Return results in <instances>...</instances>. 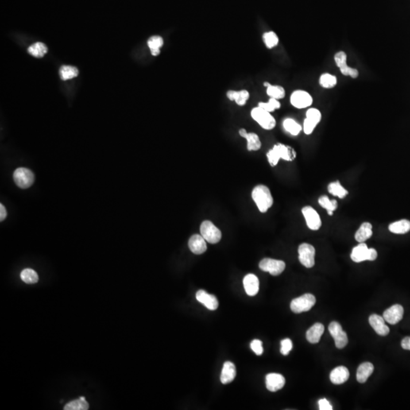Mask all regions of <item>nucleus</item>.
<instances>
[{
    "label": "nucleus",
    "instance_id": "25",
    "mask_svg": "<svg viewBox=\"0 0 410 410\" xmlns=\"http://www.w3.org/2000/svg\"><path fill=\"white\" fill-rule=\"evenodd\" d=\"M374 372V365L370 362L361 364L357 369V379L359 382L363 384L367 381Z\"/></svg>",
    "mask_w": 410,
    "mask_h": 410
},
{
    "label": "nucleus",
    "instance_id": "44",
    "mask_svg": "<svg viewBox=\"0 0 410 410\" xmlns=\"http://www.w3.org/2000/svg\"><path fill=\"white\" fill-rule=\"evenodd\" d=\"M401 346L406 350H410V337H407L402 341Z\"/></svg>",
    "mask_w": 410,
    "mask_h": 410
},
{
    "label": "nucleus",
    "instance_id": "11",
    "mask_svg": "<svg viewBox=\"0 0 410 410\" xmlns=\"http://www.w3.org/2000/svg\"><path fill=\"white\" fill-rule=\"evenodd\" d=\"M302 212L306 220V224L310 230L316 231L320 229L322 225V220L315 209L311 206H306L303 207Z\"/></svg>",
    "mask_w": 410,
    "mask_h": 410
},
{
    "label": "nucleus",
    "instance_id": "22",
    "mask_svg": "<svg viewBox=\"0 0 410 410\" xmlns=\"http://www.w3.org/2000/svg\"><path fill=\"white\" fill-rule=\"evenodd\" d=\"M237 376V371L234 364L231 361H226L222 367L221 381L223 384L231 383Z\"/></svg>",
    "mask_w": 410,
    "mask_h": 410
},
{
    "label": "nucleus",
    "instance_id": "36",
    "mask_svg": "<svg viewBox=\"0 0 410 410\" xmlns=\"http://www.w3.org/2000/svg\"><path fill=\"white\" fill-rule=\"evenodd\" d=\"M59 75L63 81L69 80L78 76V70L74 66H63L59 69Z\"/></svg>",
    "mask_w": 410,
    "mask_h": 410
},
{
    "label": "nucleus",
    "instance_id": "23",
    "mask_svg": "<svg viewBox=\"0 0 410 410\" xmlns=\"http://www.w3.org/2000/svg\"><path fill=\"white\" fill-rule=\"evenodd\" d=\"M325 331V327L321 323H316L310 327L306 333V338L308 342L315 344L320 341L321 337Z\"/></svg>",
    "mask_w": 410,
    "mask_h": 410
},
{
    "label": "nucleus",
    "instance_id": "6",
    "mask_svg": "<svg viewBox=\"0 0 410 410\" xmlns=\"http://www.w3.org/2000/svg\"><path fill=\"white\" fill-rule=\"evenodd\" d=\"M15 183L20 188H28L34 183V175L29 169L20 167L16 170L13 175Z\"/></svg>",
    "mask_w": 410,
    "mask_h": 410
},
{
    "label": "nucleus",
    "instance_id": "17",
    "mask_svg": "<svg viewBox=\"0 0 410 410\" xmlns=\"http://www.w3.org/2000/svg\"><path fill=\"white\" fill-rule=\"evenodd\" d=\"M369 324L372 328L380 336H387L390 333V328L385 324L383 317L377 315H372L369 317Z\"/></svg>",
    "mask_w": 410,
    "mask_h": 410
},
{
    "label": "nucleus",
    "instance_id": "46",
    "mask_svg": "<svg viewBox=\"0 0 410 410\" xmlns=\"http://www.w3.org/2000/svg\"><path fill=\"white\" fill-rule=\"evenodd\" d=\"M377 257V251L375 249H369V261H375L376 260V258Z\"/></svg>",
    "mask_w": 410,
    "mask_h": 410
},
{
    "label": "nucleus",
    "instance_id": "21",
    "mask_svg": "<svg viewBox=\"0 0 410 410\" xmlns=\"http://www.w3.org/2000/svg\"><path fill=\"white\" fill-rule=\"evenodd\" d=\"M349 377V372L345 366L337 367L330 375V381L334 384H342Z\"/></svg>",
    "mask_w": 410,
    "mask_h": 410
},
{
    "label": "nucleus",
    "instance_id": "8",
    "mask_svg": "<svg viewBox=\"0 0 410 410\" xmlns=\"http://www.w3.org/2000/svg\"><path fill=\"white\" fill-rule=\"evenodd\" d=\"M322 120V113L316 108H310L306 112V117L303 123L305 134L311 135Z\"/></svg>",
    "mask_w": 410,
    "mask_h": 410
},
{
    "label": "nucleus",
    "instance_id": "1",
    "mask_svg": "<svg viewBox=\"0 0 410 410\" xmlns=\"http://www.w3.org/2000/svg\"><path fill=\"white\" fill-rule=\"evenodd\" d=\"M252 197L260 212L266 213L273 205V199L271 191L264 185H259L255 187L252 192Z\"/></svg>",
    "mask_w": 410,
    "mask_h": 410
},
{
    "label": "nucleus",
    "instance_id": "5",
    "mask_svg": "<svg viewBox=\"0 0 410 410\" xmlns=\"http://www.w3.org/2000/svg\"><path fill=\"white\" fill-rule=\"evenodd\" d=\"M200 232L201 235L206 240V242L209 243H218L222 238L221 230L212 222L209 221H205L202 222Z\"/></svg>",
    "mask_w": 410,
    "mask_h": 410
},
{
    "label": "nucleus",
    "instance_id": "37",
    "mask_svg": "<svg viewBox=\"0 0 410 410\" xmlns=\"http://www.w3.org/2000/svg\"><path fill=\"white\" fill-rule=\"evenodd\" d=\"M319 84L324 88H333L337 84V78L335 75L331 74L325 73L321 75L319 78Z\"/></svg>",
    "mask_w": 410,
    "mask_h": 410
},
{
    "label": "nucleus",
    "instance_id": "31",
    "mask_svg": "<svg viewBox=\"0 0 410 410\" xmlns=\"http://www.w3.org/2000/svg\"><path fill=\"white\" fill-rule=\"evenodd\" d=\"M283 125L284 129L293 136H297L301 131L303 130V127L301 126L300 124L298 123L293 119H286L283 121Z\"/></svg>",
    "mask_w": 410,
    "mask_h": 410
},
{
    "label": "nucleus",
    "instance_id": "30",
    "mask_svg": "<svg viewBox=\"0 0 410 410\" xmlns=\"http://www.w3.org/2000/svg\"><path fill=\"white\" fill-rule=\"evenodd\" d=\"M318 204L320 205L321 207L327 210V214L330 216H332L334 211L338 207V203H337V200H335V199L330 200V198L326 195H323V196L319 198Z\"/></svg>",
    "mask_w": 410,
    "mask_h": 410
},
{
    "label": "nucleus",
    "instance_id": "19",
    "mask_svg": "<svg viewBox=\"0 0 410 410\" xmlns=\"http://www.w3.org/2000/svg\"><path fill=\"white\" fill-rule=\"evenodd\" d=\"M369 248L365 242H361L357 246L353 248L351 253V259L354 262L360 263L369 261Z\"/></svg>",
    "mask_w": 410,
    "mask_h": 410
},
{
    "label": "nucleus",
    "instance_id": "7",
    "mask_svg": "<svg viewBox=\"0 0 410 410\" xmlns=\"http://www.w3.org/2000/svg\"><path fill=\"white\" fill-rule=\"evenodd\" d=\"M299 260L303 266L311 268L315 265V249L308 243L301 244L299 247Z\"/></svg>",
    "mask_w": 410,
    "mask_h": 410
},
{
    "label": "nucleus",
    "instance_id": "40",
    "mask_svg": "<svg viewBox=\"0 0 410 410\" xmlns=\"http://www.w3.org/2000/svg\"><path fill=\"white\" fill-rule=\"evenodd\" d=\"M334 60H335L336 65L338 68H341V66L347 64V56H346V52H343V51H340V52H337L334 56Z\"/></svg>",
    "mask_w": 410,
    "mask_h": 410
},
{
    "label": "nucleus",
    "instance_id": "3",
    "mask_svg": "<svg viewBox=\"0 0 410 410\" xmlns=\"http://www.w3.org/2000/svg\"><path fill=\"white\" fill-rule=\"evenodd\" d=\"M251 117L265 130H272L276 126V120L270 112L257 106L252 109Z\"/></svg>",
    "mask_w": 410,
    "mask_h": 410
},
{
    "label": "nucleus",
    "instance_id": "27",
    "mask_svg": "<svg viewBox=\"0 0 410 410\" xmlns=\"http://www.w3.org/2000/svg\"><path fill=\"white\" fill-rule=\"evenodd\" d=\"M243 137L246 139L247 148L249 152H252V151L256 152L261 148V140L259 138L258 136L254 132H250V133L247 132Z\"/></svg>",
    "mask_w": 410,
    "mask_h": 410
},
{
    "label": "nucleus",
    "instance_id": "12",
    "mask_svg": "<svg viewBox=\"0 0 410 410\" xmlns=\"http://www.w3.org/2000/svg\"><path fill=\"white\" fill-rule=\"evenodd\" d=\"M329 332L334 337L335 345L338 349H342L347 345V334L342 330L341 325L338 322H333L328 327Z\"/></svg>",
    "mask_w": 410,
    "mask_h": 410
},
{
    "label": "nucleus",
    "instance_id": "10",
    "mask_svg": "<svg viewBox=\"0 0 410 410\" xmlns=\"http://www.w3.org/2000/svg\"><path fill=\"white\" fill-rule=\"evenodd\" d=\"M291 104L297 109H304L311 106L313 98L306 90H296L290 96Z\"/></svg>",
    "mask_w": 410,
    "mask_h": 410
},
{
    "label": "nucleus",
    "instance_id": "16",
    "mask_svg": "<svg viewBox=\"0 0 410 410\" xmlns=\"http://www.w3.org/2000/svg\"><path fill=\"white\" fill-rule=\"evenodd\" d=\"M196 299L199 303L203 304L209 310L217 309L218 308V299L214 295L207 293L205 290H198L196 293Z\"/></svg>",
    "mask_w": 410,
    "mask_h": 410
},
{
    "label": "nucleus",
    "instance_id": "42",
    "mask_svg": "<svg viewBox=\"0 0 410 410\" xmlns=\"http://www.w3.org/2000/svg\"><path fill=\"white\" fill-rule=\"evenodd\" d=\"M251 349H252V351H254V353L257 356H261V355H262L263 352H264L262 342L261 341H259V340L252 341V342H251Z\"/></svg>",
    "mask_w": 410,
    "mask_h": 410
},
{
    "label": "nucleus",
    "instance_id": "38",
    "mask_svg": "<svg viewBox=\"0 0 410 410\" xmlns=\"http://www.w3.org/2000/svg\"><path fill=\"white\" fill-rule=\"evenodd\" d=\"M263 41L268 49H273L279 44V37L273 32H268L263 34Z\"/></svg>",
    "mask_w": 410,
    "mask_h": 410
},
{
    "label": "nucleus",
    "instance_id": "24",
    "mask_svg": "<svg viewBox=\"0 0 410 410\" xmlns=\"http://www.w3.org/2000/svg\"><path fill=\"white\" fill-rule=\"evenodd\" d=\"M372 234H373V231H372V223L369 222H362L355 234V239L357 242L361 243V242H365L366 240L370 239L372 237Z\"/></svg>",
    "mask_w": 410,
    "mask_h": 410
},
{
    "label": "nucleus",
    "instance_id": "41",
    "mask_svg": "<svg viewBox=\"0 0 410 410\" xmlns=\"http://www.w3.org/2000/svg\"><path fill=\"white\" fill-rule=\"evenodd\" d=\"M292 349V342L290 339H284L281 341L280 353L283 356H287Z\"/></svg>",
    "mask_w": 410,
    "mask_h": 410
},
{
    "label": "nucleus",
    "instance_id": "29",
    "mask_svg": "<svg viewBox=\"0 0 410 410\" xmlns=\"http://www.w3.org/2000/svg\"><path fill=\"white\" fill-rule=\"evenodd\" d=\"M327 190L331 195L337 197V198H341V199L346 198L349 194L347 190L341 184L339 181H336L334 183H330L327 186Z\"/></svg>",
    "mask_w": 410,
    "mask_h": 410
},
{
    "label": "nucleus",
    "instance_id": "4",
    "mask_svg": "<svg viewBox=\"0 0 410 410\" xmlns=\"http://www.w3.org/2000/svg\"><path fill=\"white\" fill-rule=\"evenodd\" d=\"M316 303L315 295L306 293L300 297L295 298L291 302L290 308L295 314L309 311Z\"/></svg>",
    "mask_w": 410,
    "mask_h": 410
},
{
    "label": "nucleus",
    "instance_id": "34",
    "mask_svg": "<svg viewBox=\"0 0 410 410\" xmlns=\"http://www.w3.org/2000/svg\"><path fill=\"white\" fill-rule=\"evenodd\" d=\"M21 279L27 284H34L39 280L37 272L31 268H25L21 273Z\"/></svg>",
    "mask_w": 410,
    "mask_h": 410
},
{
    "label": "nucleus",
    "instance_id": "2",
    "mask_svg": "<svg viewBox=\"0 0 410 410\" xmlns=\"http://www.w3.org/2000/svg\"><path fill=\"white\" fill-rule=\"evenodd\" d=\"M295 156L296 154L293 148L283 144H275L273 148L267 154V157L271 167L277 165L280 159L287 161H292Z\"/></svg>",
    "mask_w": 410,
    "mask_h": 410
},
{
    "label": "nucleus",
    "instance_id": "45",
    "mask_svg": "<svg viewBox=\"0 0 410 410\" xmlns=\"http://www.w3.org/2000/svg\"><path fill=\"white\" fill-rule=\"evenodd\" d=\"M7 217V211L2 204L0 205V221H3Z\"/></svg>",
    "mask_w": 410,
    "mask_h": 410
},
{
    "label": "nucleus",
    "instance_id": "28",
    "mask_svg": "<svg viewBox=\"0 0 410 410\" xmlns=\"http://www.w3.org/2000/svg\"><path fill=\"white\" fill-rule=\"evenodd\" d=\"M163 45H164V39L158 35L153 36L148 39V46L152 56H156L160 55V48L163 47Z\"/></svg>",
    "mask_w": 410,
    "mask_h": 410
},
{
    "label": "nucleus",
    "instance_id": "20",
    "mask_svg": "<svg viewBox=\"0 0 410 410\" xmlns=\"http://www.w3.org/2000/svg\"><path fill=\"white\" fill-rule=\"evenodd\" d=\"M243 285L245 292L249 296H254L258 292L259 280L255 274L246 275L243 279Z\"/></svg>",
    "mask_w": 410,
    "mask_h": 410
},
{
    "label": "nucleus",
    "instance_id": "39",
    "mask_svg": "<svg viewBox=\"0 0 410 410\" xmlns=\"http://www.w3.org/2000/svg\"><path fill=\"white\" fill-rule=\"evenodd\" d=\"M258 106L263 108L264 110H267V111L270 112V113H272V112L280 109V106H281V103H280L279 100L270 98L268 102H258Z\"/></svg>",
    "mask_w": 410,
    "mask_h": 410
},
{
    "label": "nucleus",
    "instance_id": "14",
    "mask_svg": "<svg viewBox=\"0 0 410 410\" xmlns=\"http://www.w3.org/2000/svg\"><path fill=\"white\" fill-rule=\"evenodd\" d=\"M285 378L280 374L271 373L266 376L267 389L271 392L282 389L285 385Z\"/></svg>",
    "mask_w": 410,
    "mask_h": 410
},
{
    "label": "nucleus",
    "instance_id": "32",
    "mask_svg": "<svg viewBox=\"0 0 410 410\" xmlns=\"http://www.w3.org/2000/svg\"><path fill=\"white\" fill-rule=\"evenodd\" d=\"M89 404L85 396H80L78 400H72L65 406V410H87Z\"/></svg>",
    "mask_w": 410,
    "mask_h": 410
},
{
    "label": "nucleus",
    "instance_id": "13",
    "mask_svg": "<svg viewBox=\"0 0 410 410\" xmlns=\"http://www.w3.org/2000/svg\"><path fill=\"white\" fill-rule=\"evenodd\" d=\"M403 313L404 310L403 306L396 304L386 310L383 315V318L386 322H388L391 325H396L403 319Z\"/></svg>",
    "mask_w": 410,
    "mask_h": 410
},
{
    "label": "nucleus",
    "instance_id": "35",
    "mask_svg": "<svg viewBox=\"0 0 410 410\" xmlns=\"http://www.w3.org/2000/svg\"><path fill=\"white\" fill-rule=\"evenodd\" d=\"M47 51L48 50H47V46L40 42L32 44L28 50V52L36 58L44 57L47 54Z\"/></svg>",
    "mask_w": 410,
    "mask_h": 410
},
{
    "label": "nucleus",
    "instance_id": "26",
    "mask_svg": "<svg viewBox=\"0 0 410 410\" xmlns=\"http://www.w3.org/2000/svg\"><path fill=\"white\" fill-rule=\"evenodd\" d=\"M388 229L395 234H405L410 231V221L408 220L396 221L391 223Z\"/></svg>",
    "mask_w": 410,
    "mask_h": 410
},
{
    "label": "nucleus",
    "instance_id": "18",
    "mask_svg": "<svg viewBox=\"0 0 410 410\" xmlns=\"http://www.w3.org/2000/svg\"><path fill=\"white\" fill-rule=\"evenodd\" d=\"M226 97L231 101H235L239 106H242L246 104V102L250 98L249 90L242 89L240 90H230L226 92Z\"/></svg>",
    "mask_w": 410,
    "mask_h": 410
},
{
    "label": "nucleus",
    "instance_id": "33",
    "mask_svg": "<svg viewBox=\"0 0 410 410\" xmlns=\"http://www.w3.org/2000/svg\"><path fill=\"white\" fill-rule=\"evenodd\" d=\"M267 94L270 98H274L276 100H281L285 98L286 90L284 87L280 85H270L266 87Z\"/></svg>",
    "mask_w": 410,
    "mask_h": 410
},
{
    "label": "nucleus",
    "instance_id": "43",
    "mask_svg": "<svg viewBox=\"0 0 410 410\" xmlns=\"http://www.w3.org/2000/svg\"><path fill=\"white\" fill-rule=\"evenodd\" d=\"M319 404V410H332V406L330 405V403L327 401L326 399H322V400L318 401Z\"/></svg>",
    "mask_w": 410,
    "mask_h": 410
},
{
    "label": "nucleus",
    "instance_id": "15",
    "mask_svg": "<svg viewBox=\"0 0 410 410\" xmlns=\"http://www.w3.org/2000/svg\"><path fill=\"white\" fill-rule=\"evenodd\" d=\"M188 247L191 252L195 255H202L207 250L206 240L202 235H193L188 240Z\"/></svg>",
    "mask_w": 410,
    "mask_h": 410
},
{
    "label": "nucleus",
    "instance_id": "9",
    "mask_svg": "<svg viewBox=\"0 0 410 410\" xmlns=\"http://www.w3.org/2000/svg\"><path fill=\"white\" fill-rule=\"evenodd\" d=\"M259 268L263 271L269 272L273 276H278L285 270L286 264L284 261L272 258H264L259 264Z\"/></svg>",
    "mask_w": 410,
    "mask_h": 410
}]
</instances>
